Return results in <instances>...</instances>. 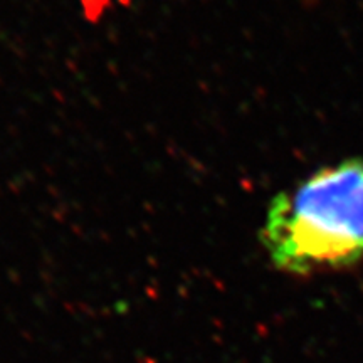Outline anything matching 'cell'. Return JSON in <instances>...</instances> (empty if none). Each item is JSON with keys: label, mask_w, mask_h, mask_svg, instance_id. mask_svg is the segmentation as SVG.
I'll return each mask as SVG.
<instances>
[{"label": "cell", "mask_w": 363, "mask_h": 363, "mask_svg": "<svg viewBox=\"0 0 363 363\" xmlns=\"http://www.w3.org/2000/svg\"><path fill=\"white\" fill-rule=\"evenodd\" d=\"M262 242L281 271L308 276L363 259V160H343L271 202Z\"/></svg>", "instance_id": "obj_1"}]
</instances>
